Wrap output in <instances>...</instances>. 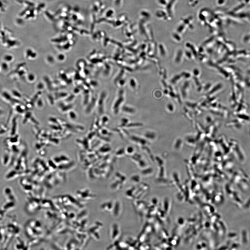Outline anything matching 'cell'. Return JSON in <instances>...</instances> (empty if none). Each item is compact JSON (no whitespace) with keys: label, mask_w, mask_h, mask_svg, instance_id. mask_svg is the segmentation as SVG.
Listing matches in <instances>:
<instances>
[{"label":"cell","mask_w":250,"mask_h":250,"mask_svg":"<svg viewBox=\"0 0 250 250\" xmlns=\"http://www.w3.org/2000/svg\"><path fill=\"white\" fill-rule=\"evenodd\" d=\"M118 224L115 223L110 228V239L114 242L118 241L121 235V230Z\"/></svg>","instance_id":"1"},{"label":"cell","mask_w":250,"mask_h":250,"mask_svg":"<svg viewBox=\"0 0 250 250\" xmlns=\"http://www.w3.org/2000/svg\"><path fill=\"white\" fill-rule=\"evenodd\" d=\"M122 212V206L121 202L118 201L114 202L112 214L115 218H119Z\"/></svg>","instance_id":"2"},{"label":"cell","mask_w":250,"mask_h":250,"mask_svg":"<svg viewBox=\"0 0 250 250\" xmlns=\"http://www.w3.org/2000/svg\"><path fill=\"white\" fill-rule=\"evenodd\" d=\"M114 202L112 201L104 202L101 205V209L107 213H112L113 210Z\"/></svg>","instance_id":"3"},{"label":"cell","mask_w":250,"mask_h":250,"mask_svg":"<svg viewBox=\"0 0 250 250\" xmlns=\"http://www.w3.org/2000/svg\"><path fill=\"white\" fill-rule=\"evenodd\" d=\"M123 185H124L121 182L116 181L112 183L110 185V188L112 191H118L122 188Z\"/></svg>","instance_id":"4"},{"label":"cell","mask_w":250,"mask_h":250,"mask_svg":"<svg viewBox=\"0 0 250 250\" xmlns=\"http://www.w3.org/2000/svg\"><path fill=\"white\" fill-rule=\"evenodd\" d=\"M135 190L136 188L135 187H132L128 189L125 193L126 197L129 199H135Z\"/></svg>","instance_id":"5"},{"label":"cell","mask_w":250,"mask_h":250,"mask_svg":"<svg viewBox=\"0 0 250 250\" xmlns=\"http://www.w3.org/2000/svg\"><path fill=\"white\" fill-rule=\"evenodd\" d=\"M4 59L5 62H11L13 59V57L11 55H6L4 56Z\"/></svg>","instance_id":"6"},{"label":"cell","mask_w":250,"mask_h":250,"mask_svg":"<svg viewBox=\"0 0 250 250\" xmlns=\"http://www.w3.org/2000/svg\"><path fill=\"white\" fill-rule=\"evenodd\" d=\"M131 179L132 181L135 183H138L140 181V177L138 176H133Z\"/></svg>","instance_id":"7"},{"label":"cell","mask_w":250,"mask_h":250,"mask_svg":"<svg viewBox=\"0 0 250 250\" xmlns=\"http://www.w3.org/2000/svg\"><path fill=\"white\" fill-rule=\"evenodd\" d=\"M28 78L29 81H33L35 79L34 75L33 74H30L28 75Z\"/></svg>","instance_id":"8"},{"label":"cell","mask_w":250,"mask_h":250,"mask_svg":"<svg viewBox=\"0 0 250 250\" xmlns=\"http://www.w3.org/2000/svg\"><path fill=\"white\" fill-rule=\"evenodd\" d=\"M58 59L59 61H63L65 59L64 55L62 54L59 55L58 56Z\"/></svg>","instance_id":"9"}]
</instances>
